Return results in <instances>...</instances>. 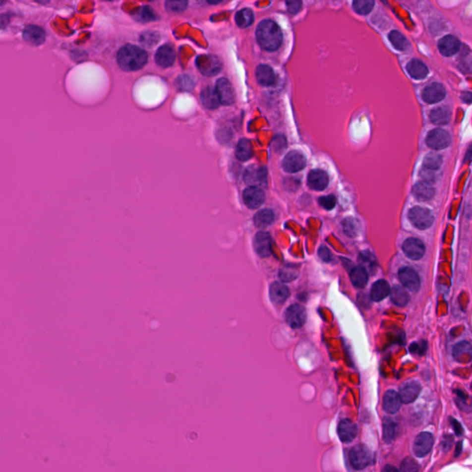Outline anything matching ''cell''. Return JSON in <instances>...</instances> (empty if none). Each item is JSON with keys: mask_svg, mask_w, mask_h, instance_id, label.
Listing matches in <instances>:
<instances>
[{"mask_svg": "<svg viewBox=\"0 0 472 472\" xmlns=\"http://www.w3.org/2000/svg\"><path fill=\"white\" fill-rule=\"evenodd\" d=\"M318 202L321 205L322 207L326 210H330L332 209H334L335 206H336V197L332 195H329V196H326V197H321L319 199H318Z\"/></svg>", "mask_w": 472, "mask_h": 472, "instance_id": "bcb514c9", "label": "cell"}, {"mask_svg": "<svg viewBox=\"0 0 472 472\" xmlns=\"http://www.w3.org/2000/svg\"><path fill=\"white\" fill-rule=\"evenodd\" d=\"M243 202L247 208L256 210L265 201V193L256 186H249L243 193Z\"/></svg>", "mask_w": 472, "mask_h": 472, "instance_id": "7c38bea8", "label": "cell"}, {"mask_svg": "<svg viewBox=\"0 0 472 472\" xmlns=\"http://www.w3.org/2000/svg\"><path fill=\"white\" fill-rule=\"evenodd\" d=\"M391 300L398 306H405L408 304L410 297L404 289L400 288L399 286H395L390 290Z\"/></svg>", "mask_w": 472, "mask_h": 472, "instance_id": "d590c367", "label": "cell"}, {"mask_svg": "<svg viewBox=\"0 0 472 472\" xmlns=\"http://www.w3.org/2000/svg\"><path fill=\"white\" fill-rule=\"evenodd\" d=\"M359 260L361 264L363 265H366L368 267L370 268H373L374 264H375V260H374V257L370 252H362L360 254V256H359Z\"/></svg>", "mask_w": 472, "mask_h": 472, "instance_id": "c3c4849f", "label": "cell"}, {"mask_svg": "<svg viewBox=\"0 0 472 472\" xmlns=\"http://www.w3.org/2000/svg\"><path fill=\"white\" fill-rule=\"evenodd\" d=\"M398 434V424L392 419L386 417L383 420V439L389 444L396 439Z\"/></svg>", "mask_w": 472, "mask_h": 472, "instance_id": "4dcf8cb0", "label": "cell"}, {"mask_svg": "<svg viewBox=\"0 0 472 472\" xmlns=\"http://www.w3.org/2000/svg\"><path fill=\"white\" fill-rule=\"evenodd\" d=\"M458 446H459V447L457 446V451H456V457H457V456H459V454H460V452H461V449H462V443H461V442H459V444H458Z\"/></svg>", "mask_w": 472, "mask_h": 472, "instance_id": "6f0895ef", "label": "cell"}, {"mask_svg": "<svg viewBox=\"0 0 472 472\" xmlns=\"http://www.w3.org/2000/svg\"><path fill=\"white\" fill-rule=\"evenodd\" d=\"M421 387L417 381H407L403 383L400 388V398L402 403L409 404L415 401L419 397Z\"/></svg>", "mask_w": 472, "mask_h": 472, "instance_id": "8fae6325", "label": "cell"}, {"mask_svg": "<svg viewBox=\"0 0 472 472\" xmlns=\"http://www.w3.org/2000/svg\"><path fill=\"white\" fill-rule=\"evenodd\" d=\"M449 420H450V423H451V425H452L453 429H454L456 434H457V435H461V434L463 433V428L461 426V424L459 423L458 420H456V419H454L452 417L449 419Z\"/></svg>", "mask_w": 472, "mask_h": 472, "instance_id": "f5cc1de1", "label": "cell"}, {"mask_svg": "<svg viewBox=\"0 0 472 472\" xmlns=\"http://www.w3.org/2000/svg\"><path fill=\"white\" fill-rule=\"evenodd\" d=\"M254 247L256 254L261 257L271 255V237L267 232H258L255 236Z\"/></svg>", "mask_w": 472, "mask_h": 472, "instance_id": "e0dca14e", "label": "cell"}, {"mask_svg": "<svg viewBox=\"0 0 472 472\" xmlns=\"http://www.w3.org/2000/svg\"><path fill=\"white\" fill-rule=\"evenodd\" d=\"M256 39L265 50L275 51L282 45V31L272 20H263L256 29Z\"/></svg>", "mask_w": 472, "mask_h": 472, "instance_id": "7a4b0ae2", "label": "cell"}, {"mask_svg": "<svg viewBox=\"0 0 472 472\" xmlns=\"http://www.w3.org/2000/svg\"><path fill=\"white\" fill-rule=\"evenodd\" d=\"M433 446V436L432 433L423 432L416 436L413 443V452L418 458L425 457L431 451Z\"/></svg>", "mask_w": 472, "mask_h": 472, "instance_id": "8992f818", "label": "cell"}, {"mask_svg": "<svg viewBox=\"0 0 472 472\" xmlns=\"http://www.w3.org/2000/svg\"><path fill=\"white\" fill-rule=\"evenodd\" d=\"M196 63L200 72L206 76H214L223 67L220 59L213 56H200L197 58Z\"/></svg>", "mask_w": 472, "mask_h": 472, "instance_id": "5b68a950", "label": "cell"}, {"mask_svg": "<svg viewBox=\"0 0 472 472\" xmlns=\"http://www.w3.org/2000/svg\"><path fill=\"white\" fill-rule=\"evenodd\" d=\"M420 466L413 458H406L400 464V472H418Z\"/></svg>", "mask_w": 472, "mask_h": 472, "instance_id": "ee69618b", "label": "cell"}, {"mask_svg": "<svg viewBox=\"0 0 472 472\" xmlns=\"http://www.w3.org/2000/svg\"><path fill=\"white\" fill-rule=\"evenodd\" d=\"M451 142L449 134L443 129H433L428 134L426 143L430 148L434 150H442L447 148Z\"/></svg>", "mask_w": 472, "mask_h": 472, "instance_id": "ba28073f", "label": "cell"}, {"mask_svg": "<svg viewBox=\"0 0 472 472\" xmlns=\"http://www.w3.org/2000/svg\"><path fill=\"white\" fill-rule=\"evenodd\" d=\"M420 177H422V179L424 180V183L429 184L434 183L437 179V176L434 171L428 170L425 168H423L420 172Z\"/></svg>", "mask_w": 472, "mask_h": 472, "instance_id": "7dc6e473", "label": "cell"}, {"mask_svg": "<svg viewBox=\"0 0 472 472\" xmlns=\"http://www.w3.org/2000/svg\"><path fill=\"white\" fill-rule=\"evenodd\" d=\"M389 40L393 44V46L401 51H406L407 49L410 47V44L408 40L401 34V33L393 31L389 34Z\"/></svg>", "mask_w": 472, "mask_h": 472, "instance_id": "74e56055", "label": "cell"}, {"mask_svg": "<svg viewBox=\"0 0 472 472\" xmlns=\"http://www.w3.org/2000/svg\"><path fill=\"white\" fill-rule=\"evenodd\" d=\"M176 59L175 48L170 45H164L158 49L155 55V61L157 65L163 67L172 66Z\"/></svg>", "mask_w": 472, "mask_h": 472, "instance_id": "d6986e66", "label": "cell"}, {"mask_svg": "<svg viewBox=\"0 0 472 472\" xmlns=\"http://www.w3.org/2000/svg\"><path fill=\"white\" fill-rule=\"evenodd\" d=\"M374 5L373 0H356L354 2V8L357 13L366 15L372 11Z\"/></svg>", "mask_w": 472, "mask_h": 472, "instance_id": "ab89813d", "label": "cell"}, {"mask_svg": "<svg viewBox=\"0 0 472 472\" xmlns=\"http://www.w3.org/2000/svg\"><path fill=\"white\" fill-rule=\"evenodd\" d=\"M350 276H351V281L356 288H363L367 284V270L362 267H356L352 269Z\"/></svg>", "mask_w": 472, "mask_h": 472, "instance_id": "1f68e13d", "label": "cell"}, {"mask_svg": "<svg viewBox=\"0 0 472 472\" xmlns=\"http://www.w3.org/2000/svg\"><path fill=\"white\" fill-rule=\"evenodd\" d=\"M403 251L409 258L413 260L420 259L425 252V246L423 243L416 238H410L403 243Z\"/></svg>", "mask_w": 472, "mask_h": 472, "instance_id": "2e32d148", "label": "cell"}, {"mask_svg": "<svg viewBox=\"0 0 472 472\" xmlns=\"http://www.w3.org/2000/svg\"><path fill=\"white\" fill-rule=\"evenodd\" d=\"M200 99L204 106L208 109H211V110L216 109L221 105L216 90L211 87H206L204 90H202L200 94Z\"/></svg>", "mask_w": 472, "mask_h": 472, "instance_id": "d4e9b609", "label": "cell"}, {"mask_svg": "<svg viewBox=\"0 0 472 472\" xmlns=\"http://www.w3.org/2000/svg\"><path fill=\"white\" fill-rule=\"evenodd\" d=\"M400 395L395 390H387L383 398V409L386 413L395 414L400 411L401 407Z\"/></svg>", "mask_w": 472, "mask_h": 472, "instance_id": "7402d4cb", "label": "cell"}, {"mask_svg": "<svg viewBox=\"0 0 472 472\" xmlns=\"http://www.w3.org/2000/svg\"><path fill=\"white\" fill-rule=\"evenodd\" d=\"M22 37L32 46H42L46 42V31L37 25H27L22 32Z\"/></svg>", "mask_w": 472, "mask_h": 472, "instance_id": "4fadbf2b", "label": "cell"}, {"mask_svg": "<svg viewBox=\"0 0 472 472\" xmlns=\"http://www.w3.org/2000/svg\"><path fill=\"white\" fill-rule=\"evenodd\" d=\"M148 55L140 47L132 45L123 46L118 54V62L126 71L138 70L146 65Z\"/></svg>", "mask_w": 472, "mask_h": 472, "instance_id": "6da1fadb", "label": "cell"}, {"mask_svg": "<svg viewBox=\"0 0 472 472\" xmlns=\"http://www.w3.org/2000/svg\"><path fill=\"white\" fill-rule=\"evenodd\" d=\"M318 256L321 258L324 262H330L332 259V256L330 254V251L326 247V246H321L318 249Z\"/></svg>", "mask_w": 472, "mask_h": 472, "instance_id": "f907efd6", "label": "cell"}, {"mask_svg": "<svg viewBox=\"0 0 472 472\" xmlns=\"http://www.w3.org/2000/svg\"><path fill=\"white\" fill-rule=\"evenodd\" d=\"M307 184L311 189L324 190L328 186V174L322 170L311 171L307 178Z\"/></svg>", "mask_w": 472, "mask_h": 472, "instance_id": "44dd1931", "label": "cell"}, {"mask_svg": "<svg viewBox=\"0 0 472 472\" xmlns=\"http://www.w3.org/2000/svg\"><path fill=\"white\" fill-rule=\"evenodd\" d=\"M431 121L435 125H446L450 119V111L447 107H438L430 114Z\"/></svg>", "mask_w": 472, "mask_h": 472, "instance_id": "d6a6232c", "label": "cell"}, {"mask_svg": "<svg viewBox=\"0 0 472 472\" xmlns=\"http://www.w3.org/2000/svg\"><path fill=\"white\" fill-rule=\"evenodd\" d=\"M274 221V213L270 210L258 211L254 217V223L257 228H266Z\"/></svg>", "mask_w": 472, "mask_h": 472, "instance_id": "e575fe53", "label": "cell"}, {"mask_svg": "<svg viewBox=\"0 0 472 472\" xmlns=\"http://www.w3.org/2000/svg\"><path fill=\"white\" fill-rule=\"evenodd\" d=\"M390 294V287L386 281L380 280L374 282L371 290V299L375 302H380Z\"/></svg>", "mask_w": 472, "mask_h": 472, "instance_id": "83f0119b", "label": "cell"}, {"mask_svg": "<svg viewBox=\"0 0 472 472\" xmlns=\"http://www.w3.org/2000/svg\"><path fill=\"white\" fill-rule=\"evenodd\" d=\"M409 219L416 228L420 230H426L430 228L433 223L432 212L421 207H414L410 210Z\"/></svg>", "mask_w": 472, "mask_h": 472, "instance_id": "277c9868", "label": "cell"}, {"mask_svg": "<svg viewBox=\"0 0 472 472\" xmlns=\"http://www.w3.org/2000/svg\"><path fill=\"white\" fill-rule=\"evenodd\" d=\"M136 20L141 22H149L152 20H156L157 16L154 13V11L151 9V7H142L138 9V11L135 14Z\"/></svg>", "mask_w": 472, "mask_h": 472, "instance_id": "60d3db41", "label": "cell"}, {"mask_svg": "<svg viewBox=\"0 0 472 472\" xmlns=\"http://www.w3.org/2000/svg\"><path fill=\"white\" fill-rule=\"evenodd\" d=\"M399 279L402 285L411 292L417 293L420 288L419 275L414 269L411 268H403L399 271Z\"/></svg>", "mask_w": 472, "mask_h": 472, "instance_id": "9c48e42d", "label": "cell"}, {"mask_svg": "<svg viewBox=\"0 0 472 472\" xmlns=\"http://www.w3.org/2000/svg\"><path fill=\"white\" fill-rule=\"evenodd\" d=\"M286 321L292 328H302L306 321V311L299 304L291 305L286 311Z\"/></svg>", "mask_w": 472, "mask_h": 472, "instance_id": "52a82bcc", "label": "cell"}, {"mask_svg": "<svg viewBox=\"0 0 472 472\" xmlns=\"http://www.w3.org/2000/svg\"><path fill=\"white\" fill-rule=\"evenodd\" d=\"M290 296L288 287L280 282H274L269 288V297L276 304H282Z\"/></svg>", "mask_w": 472, "mask_h": 472, "instance_id": "cb8c5ba5", "label": "cell"}, {"mask_svg": "<svg viewBox=\"0 0 472 472\" xmlns=\"http://www.w3.org/2000/svg\"><path fill=\"white\" fill-rule=\"evenodd\" d=\"M338 433L341 442L351 443L353 442L358 433V429L356 424L351 420L344 419L341 420L338 426Z\"/></svg>", "mask_w": 472, "mask_h": 472, "instance_id": "ac0fdd59", "label": "cell"}, {"mask_svg": "<svg viewBox=\"0 0 472 472\" xmlns=\"http://www.w3.org/2000/svg\"><path fill=\"white\" fill-rule=\"evenodd\" d=\"M343 230L347 236L354 237L357 236L359 230V223L354 219H346L343 222Z\"/></svg>", "mask_w": 472, "mask_h": 472, "instance_id": "7bdbcfd3", "label": "cell"}, {"mask_svg": "<svg viewBox=\"0 0 472 472\" xmlns=\"http://www.w3.org/2000/svg\"><path fill=\"white\" fill-rule=\"evenodd\" d=\"M236 21L238 26L247 28L254 21V13L249 8H243L236 13Z\"/></svg>", "mask_w": 472, "mask_h": 472, "instance_id": "8d00e7d4", "label": "cell"}, {"mask_svg": "<svg viewBox=\"0 0 472 472\" xmlns=\"http://www.w3.org/2000/svg\"><path fill=\"white\" fill-rule=\"evenodd\" d=\"M382 472H400L396 467L391 465H386L382 470Z\"/></svg>", "mask_w": 472, "mask_h": 472, "instance_id": "11a10c76", "label": "cell"}, {"mask_svg": "<svg viewBox=\"0 0 472 472\" xmlns=\"http://www.w3.org/2000/svg\"><path fill=\"white\" fill-rule=\"evenodd\" d=\"M299 269L295 265H286L280 270V278L283 282H292L297 278Z\"/></svg>", "mask_w": 472, "mask_h": 472, "instance_id": "f35d334b", "label": "cell"}, {"mask_svg": "<svg viewBox=\"0 0 472 472\" xmlns=\"http://www.w3.org/2000/svg\"><path fill=\"white\" fill-rule=\"evenodd\" d=\"M426 351V343L425 342H420V343H413L411 346V352L413 354H418L419 355H422L425 354Z\"/></svg>", "mask_w": 472, "mask_h": 472, "instance_id": "681fc988", "label": "cell"}, {"mask_svg": "<svg viewBox=\"0 0 472 472\" xmlns=\"http://www.w3.org/2000/svg\"><path fill=\"white\" fill-rule=\"evenodd\" d=\"M236 157L240 161H247L253 155V147L248 139H242L238 142L236 151Z\"/></svg>", "mask_w": 472, "mask_h": 472, "instance_id": "836d02e7", "label": "cell"}, {"mask_svg": "<svg viewBox=\"0 0 472 472\" xmlns=\"http://www.w3.org/2000/svg\"><path fill=\"white\" fill-rule=\"evenodd\" d=\"M216 92L222 105H231L235 102V92L233 86L227 79H220L217 81Z\"/></svg>", "mask_w": 472, "mask_h": 472, "instance_id": "9a60e30c", "label": "cell"}, {"mask_svg": "<svg viewBox=\"0 0 472 472\" xmlns=\"http://www.w3.org/2000/svg\"><path fill=\"white\" fill-rule=\"evenodd\" d=\"M460 43L457 37L453 35H447L442 38L438 43L440 52L445 57H450L459 52Z\"/></svg>", "mask_w": 472, "mask_h": 472, "instance_id": "603a6c76", "label": "cell"}, {"mask_svg": "<svg viewBox=\"0 0 472 472\" xmlns=\"http://www.w3.org/2000/svg\"><path fill=\"white\" fill-rule=\"evenodd\" d=\"M446 96V90L439 83H433L427 86L422 92V98L428 104H435L442 101Z\"/></svg>", "mask_w": 472, "mask_h": 472, "instance_id": "ffe728a7", "label": "cell"}, {"mask_svg": "<svg viewBox=\"0 0 472 472\" xmlns=\"http://www.w3.org/2000/svg\"><path fill=\"white\" fill-rule=\"evenodd\" d=\"M306 165V159L301 152L291 151L282 162L283 169L288 173H296L302 170Z\"/></svg>", "mask_w": 472, "mask_h": 472, "instance_id": "30bf717a", "label": "cell"}, {"mask_svg": "<svg viewBox=\"0 0 472 472\" xmlns=\"http://www.w3.org/2000/svg\"><path fill=\"white\" fill-rule=\"evenodd\" d=\"M186 1H166L165 7L171 12H181L186 8Z\"/></svg>", "mask_w": 472, "mask_h": 472, "instance_id": "f6af8a7d", "label": "cell"}, {"mask_svg": "<svg viewBox=\"0 0 472 472\" xmlns=\"http://www.w3.org/2000/svg\"><path fill=\"white\" fill-rule=\"evenodd\" d=\"M413 194L420 201L430 200L434 195V189L431 184L424 182L418 183L413 186Z\"/></svg>", "mask_w": 472, "mask_h": 472, "instance_id": "f546056e", "label": "cell"}, {"mask_svg": "<svg viewBox=\"0 0 472 472\" xmlns=\"http://www.w3.org/2000/svg\"><path fill=\"white\" fill-rule=\"evenodd\" d=\"M243 179L245 183L253 186H265L267 184V170L262 167L251 166L245 171Z\"/></svg>", "mask_w": 472, "mask_h": 472, "instance_id": "5bb4252c", "label": "cell"}, {"mask_svg": "<svg viewBox=\"0 0 472 472\" xmlns=\"http://www.w3.org/2000/svg\"><path fill=\"white\" fill-rule=\"evenodd\" d=\"M453 356L457 361L467 362L472 359V346L469 342L462 341L453 349Z\"/></svg>", "mask_w": 472, "mask_h": 472, "instance_id": "4316f807", "label": "cell"}, {"mask_svg": "<svg viewBox=\"0 0 472 472\" xmlns=\"http://www.w3.org/2000/svg\"><path fill=\"white\" fill-rule=\"evenodd\" d=\"M8 18H9V15L8 14H2L0 15V28L1 27L5 26L8 22Z\"/></svg>", "mask_w": 472, "mask_h": 472, "instance_id": "db71d44e", "label": "cell"}, {"mask_svg": "<svg viewBox=\"0 0 472 472\" xmlns=\"http://www.w3.org/2000/svg\"><path fill=\"white\" fill-rule=\"evenodd\" d=\"M286 4H287L289 11L293 14L297 13L302 7V2L301 1H296V0L295 1H288Z\"/></svg>", "mask_w": 472, "mask_h": 472, "instance_id": "816d5d0a", "label": "cell"}, {"mask_svg": "<svg viewBox=\"0 0 472 472\" xmlns=\"http://www.w3.org/2000/svg\"><path fill=\"white\" fill-rule=\"evenodd\" d=\"M442 164V158L441 156H439L438 154H434V153H431L429 155H427L425 160H424V167L425 169H428V170L436 171L438 170Z\"/></svg>", "mask_w": 472, "mask_h": 472, "instance_id": "b9f144b4", "label": "cell"}, {"mask_svg": "<svg viewBox=\"0 0 472 472\" xmlns=\"http://www.w3.org/2000/svg\"><path fill=\"white\" fill-rule=\"evenodd\" d=\"M407 70L413 78L416 79H424L428 74L427 66L417 59H413L407 65Z\"/></svg>", "mask_w": 472, "mask_h": 472, "instance_id": "f1b7e54d", "label": "cell"}, {"mask_svg": "<svg viewBox=\"0 0 472 472\" xmlns=\"http://www.w3.org/2000/svg\"><path fill=\"white\" fill-rule=\"evenodd\" d=\"M351 465L356 471H361L370 465L372 461V454L367 447L363 445H358L353 447L349 454Z\"/></svg>", "mask_w": 472, "mask_h": 472, "instance_id": "3957f363", "label": "cell"}, {"mask_svg": "<svg viewBox=\"0 0 472 472\" xmlns=\"http://www.w3.org/2000/svg\"><path fill=\"white\" fill-rule=\"evenodd\" d=\"M256 79L263 86H271L275 83L276 76L273 69L267 65L257 66Z\"/></svg>", "mask_w": 472, "mask_h": 472, "instance_id": "484cf974", "label": "cell"}, {"mask_svg": "<svg viewBox=\"0 0 472 472\" xmlns=\"http://www.w3.org/2000/svg\"><path fill=\"white\" fill-rule=\"evenodd\" d=\"M462 99L465 101L467 104L472 103V93L471 92H465L462 94Z\"/></svg>", "mask_w": 472, "mask_h": 472, "instance_id": "9f6ffc18", "label": "cell"}]
</instances>
